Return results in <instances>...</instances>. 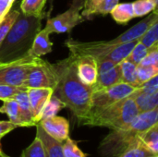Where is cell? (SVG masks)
Here are the masks:
<instances>
[{
    "label": "cell",
    "instance_id": "836d02e7",
    "mask_svg": "<svg viewBox=\"0 0 158 157\" xmlns=\"http://www.w3.org/2000/svg\"><path fill=\"white\" fill-rule=\"evenodd\" d=\"M141 66H158V43L149 48L147 55L139 64ZM138 66V65H137Z\"/></svg>",
    "mask_w": 158,
    "mask_h": 157
},
{
    "label": "cell",
    "instance_id": "83f0119b",
    "mask_svg": "<svg viewBox=\"0 0 158 157\" xmlns=\"http://www.w3.org/2000/svg\"><path fill=\"white\" fill-rule=\"evenodd\" d=\"M19 12L20 11L18 9H11L6 15V17L1 20V22H0V44L2 43V42L6 38L8 31L12 27L15 20L17 19Z\"/></svg>",
    "mask_w": 158,
    "mask_h": 157
},
{
    "label": "cell",
    "instance_id": "5bb4252c",
    "mask_svg": "<svg viewBox=\"0 0 158 157\" xmlns=\"http://www.w3.org/2000/svg\"><path fill=\"white\" fill-rule=\"evenodd\" d=\"M28 98L34 122L37 124L41 120L42 112L53 94V90L49 88H30L27 90Z\"/></svg>",
    "mask_w": 158,
    "mask_h": 157
},
{
    "label": "cell",
    "instance_id": "277c9868",
    "mask_svg": "<svg viewBox=\"0 0 158 157\" xmlns=\"http://www.w3.org/2000/svg\"><path fill=\"white\" fill-rule=\"evenodd\" d=\"M138 41H132L125 43H111L109 41L81 42L69 38L65 41V45L69 48L70 54L75 56L89 55L96 60L108 58L118 64L127 58L133 46Z\"/></svg>",
    "mask_w": 158,
    "mask_h": 157
},
{
    "label": "cell",
    "instance_id": "cb8c5ba5",
    "mask_svg": "<svg viewBox=\"0 0 158 157\" xmlns=\"http://www.w3.org/2000/svg\"><path fill=\"white\" fill-rule=\"evenodd\" d=\"M46 0H22L20 3V12L26 16H43V8Z\"/></svg>",
    "mask_w": 158,
    "mask_h": 157
},
{
    "label": "cell",
    "instance_id": "7a4b0ae2",
    "mask_svg": "<svg viewBox=\"0 0 158 157\" xmlns=\"http://www.w3.org/2000/svg\"><path fill=\"white\" fill-rule=\"evenodd\" d=\"M44 15L26 16L19 12L17 19L0 44V63L14 61L28 56L33 40L41 30Z\"/></svg>",
    "mask_w": 158,
    "mask_h": 157
},
{
    "label": "cell",
    "instance_id": "4dcf8cb0",
    "mask_svg": "<svg viewBox=\"0 0 158 157\" xmlns=\"http://www.w3.org/2000/svg\"><path fill=\"white\" fill-rule=\"evenodd\" d=\"M20 157H45L43 143L37 136L33 142L22 151Z\"/></svg>",
    "mask_w": 158,
    "mask_h": 157
},
{
    "label": "cell",
    "instance_id": "e0dca14e",
    "mask_svg": "<svg viewBox=\"0 0 158 157\" xmlns=\"http://www.w3.org/2000/svg\"><path fill=\"white\" fill-rule=\"evenodd\" d=\"M49 35L50 34L46 31V30H40L33 40V43L28 52V56L42 57L43 56L51 53L53 43L50 41Z\"/></svg>",
    "mask_w": 158,
    "mask_h": 157
},
{
    "label": "cell",
    "instance_id": "1f68e13d",
    "mask_svg": "<svg viewBox=\"0 0 158 157\" xmlns=\"http://www.w3.org/2000/svg\"><path fill=\"white\" fill-rule=\"evenodd\" d=\"M158 75V66H137V77L140 86Z\"/></svg>",
    "mask_w": 158,
    "mask_h": 157
},
{
    "label": "cell",
    "instance_id": "d4e9b609",
    "mask_svg": "<svg viewBox=\"0 0 158 157\" xmlns=\"http://www.w3.org/2000/svg\"><path fill=\"white\" fill-rule=\"evenodd\" d=\"M158 0H136L132 2L135 18L143 17L157 10Z\"/></svg>",
    "mask_w": 158,
    "mask_h": 157
},
{
    "label": "cell",
    "instance_id": "5b68a950",
    "mask_svg": "<svg viewBox=\"0 0 158 157\" xmlns=\"http://www.w3.org/2000/svg\"><path fill=\"white\" fill-rule=\"evenodd\" d=\"M139 113L134 100L131 96H128L91 117L83 123V125L91 127H105L110 130H118L128 126Z\"/></svg>",
    "mask_w": 158,
    "mask_h": 157
},
{
    "label": "cell",
    "instance_id": "ab89813d",
    "mask_svg": "<svg viewBox=\"0 0 158 157\" xmlns=\"http://www.w3.org/2000/svg\"><path fill=\"white\" fill-rule=\"evenodd\" d=\"M3 19H4V18H1V17H0V22H1V20H2Z\"/></svg>",
    "mask_w": 158,
    "mask_h": 157
},
{
    "label": "cell",
    "instance_id": "9a60e30c",
    "mask_svg": "<svg viewBox=\"0 0 158 157\" xmlns=\"http://www.w3.org/2000/svg\"><path fill=\"white\" fill-rule=\"evenodd\" d=\"M119 3V0H83L81 16L91 19L95 15H106Z\"/></svg>",
    "mask_w": 158,
    "mask_h": 157
},
{
    "label": "cell",
    "instance_id": "8d00e7d4",
    "mask_svg": "<svg viewBox=\"0 0 158 157\" xmlns=\"http://www.w3.org/2000/svg\"><path fill=\"white\" fill-rule=\"evenodd\" d=\"M16 128H18L15 124L10 122L9 120H0V142L2 138H4L7 133L14 130Z\"/></svg>",
    "mask_w": 158,
    "mask_h": 157
},
{
    "label": "cell",
    "instance_id": "74e56055",
    "mask_svg": "<svg viewBox=\"0 0 158 157\" xmlns=\"http://www.w3.org/2000/svg\"><path fill=\"white\" fill-rule=\"evenodd\" d=\"M15 0H0V17L5 18L6 15L11 10Z\"/></svg>",
    "mask_w": 158,
    "mask_h": 157
},
{
    "label": "cell",
    "instance_id": "8fae6325",
    "mask_svg": "<svg viewBox=\"0 0 158 157\" xmlns=\"http://www.w3.org/2000/svg\"><path fill=\"white\" fill-rule=\"evenodd\" d=\"M75 57L77 74L79 76V79L85 85L94 88V86L96 83L98 74L96 59L89 55L75 56Z\"/></svg>",
    "mask_w": 158,
    "mask_h": 157
},
{
    "label": "cell",
    "instance_id": "d6986e66",
    "mask_svg": "<svg viewBox=\"0 0 158 157\" xmlns=\"http://www.w3.org/2000/svg\"><path fill=\"white\" fill-rule=\"evenodd\" d=\"M135 102L140 113L147 112L158 107V93L147 94L139 93L136 89L130 95Z\"/></svg>",
    "mask_w": 158,
    "mask_h": 157
},
{
    "label": "cell",
    "instance_id": "d6a6232c",
    "mask_svg": "<svg viewBox=\"0 0 158 157\" xmlns=\"http://www.w3.org/2000/svg\"><path fill=\"white\" fill-rule=\"evenodd\" d=\"M63 155L64 157H87L79 148L78 143L69 137L63 143Z\"/></svg>",
    "mask_w": 158,
    "mask_h": 157
},
{
    "label": "cell",
    "instance_id": "9c48e42d",
    "mask_svg": "<svg viewBox=\"0 0 158 157\" xmlns=\"http://www.w3.org/2000/svg\"><path fill=\"white\" fill-rule=\"evenodd\" d=\"M56 85V75L51 63L40 60L30 69L24 87L30 88H49L54 91Z\"/></svg>",
    "mask_w": 158,
    "mask_h": 157
},
{
    "label": "cell",
    "instance_id": "ac0fdd59",
    "mask_svg": "<svg viewBox=\"0 0 158 157\" xmlns=\"http://www.w3.org/2000/svg\"><path fill=\"white\" fill-rule=\"evenodd\" d=\"M27 90L28 89L19 92L14 95L13 98L18 102L19 107V116L22 123V127H32V126H36V123L34 122L32 118Z\"/></svg>",
    "mask_w": 158,
    "mask_h": 157
},
{
    "label": "cell",
    "instance_id": "7c38bea8",
    "mask_svg": "<svg viewBox=\"0 0 158 157\" xmlns=\"http://www.w3.org/2000/svg\"><path fill=\"white\" fill-rule=\"evenodd\" d=\"M158 20L157 10L151 12L150 14L146 15V17L138 22L137 24L131 27L129 30L118 35V37L109 41L111 43H125L132 41H139V39L143 35V33L147 31V29L155 22Z\"/></svg>",
    "mask_w": 158,
    "mask_h": 157
},
{
    "label": "cell",
    "instance_id": "d590c367",
    "mask_svg": "<svg viewBox=\"0 0 158 157\" xmlns=\"http://www.w3.org/2000/svg\"><path fill=\"white\" fill-rule=\"evenodd\" d=\"M27 89L26 87H16L5 84H0V100L4 101L6 99H11L19 92Z\"/></svg>",
    "mask_w": 158,
    "mask_h": 157
},
{
    "label": "cell",
    "instance_id": "60d3db41",
    "mask_svg": "<svg viewBox=\"0 0 158 157\" xmlns=\"http://www.w3.org/2000/svg\"><path fill=\"white\" fill-rule=\"evenodd\" d=\"M153 157H158V156H157V155H154V156H153Z\"/></svg>",
    "mask_w": 158,
    "mask_h": 157
},
{
    "label": "cell",
    "instance_id": "f35d334b",
    "mask_svg": "<svg viewBox=\"0 0 158 157\" xmlns=\"http://www.w3.org/2000/svg\"><path fill=\"white\" fill-rule=\"evenodd\" d=\"M8 155H6L3 151H2V149H1V146H0V157H7Z\"/></svg>",
    "mask_w": 158,
    "mask_h": 157
},
{
    "label": "cell",
    "instance_id": "52a82bcc",
    "mask_svg": "<svg viewBox=\"0 0 158 157\" xmlns=\"http://www.w3.org/2000/svg\"><path fill=\"white\" fill-rule=\"evenodd\" d=\"M135 89L136 88L129 84L119 82L104 89L93 91L92 97H91V110L88 118L96 115L97 113L106 108L107 106L111 105L112 104L125 97L130 96L135 91Z\"/></svg>",
    "mask_w": 158,
    "mask_h": 157
},
{
    "label": "cell",
    "instance_id": "8992f818",
    "mask_svg": "<svg viewBox=\"0 0 158 157\" xmlns=\"http://www.w3.org/2000/svg\"><path fill=\"white\" fill-rule=\"evenodd\" d=\"M40 58L26 56L14 61L0 63V84L24 87L23 85L30 69Z\"/></svg>",
    "mask_w": 158,
    "mask_h": 157
},
{
    "label": "cell",
    "instance_id": "2e32d148",
    "mask_svg": "<svg viewBox=\"0 0 158 157\" xmlns=\"http://www.w3.org/2000/svg\"><path fill=\"white\" fill-rule=\"evenodd\" d=\"M36 136L41 140L45 157H64L63 155V143L61 142H58L49 136L43 128L37 123L36 124Z\"/></svg>",
    "mask_w": 158,
    "mask_h": 157
},
{
    "label": "cell",
    "instance_id": "4fadbf2b",
    "mask_svg": "<svg viewBox=\"0 0 158 157\" xmlns=\"http://www.w3.org/2000/svg\"><path fill=\"white\" fill-rule=\"evenodd\" d=\"M38 124L49 136L58 142L64 143L69 137V124L65 118L54 116L41 119Z\"/></svg>",
    "mask_w": 158,
    "mask_h": 157
},
{
    "label": "cell",
    "instance_id": "7402d4cb",
    "mask_svg": "<svg viewBox=\"0 0 158 157\" xmlns=\"http://www.w3.org/2000/svg\"><path fill=\"white\" fill-rule=\"evenodd\" d=\"M139 140L142 144L154 155L158 154V123L153 125L151 128L143 131L140 136Z\"/></svg>",
    "mask_w": 158,
    "mask_h": 157
},
{
    "label": "cell",
    "instance_id": "6da1fadb",
    "mask_svg": "<svg viewBox=\"0 0 158 157\" xmlns=\"http://www.w3.org/2000/svg\"><path fill=\"white\" fill-rule=\"evenodd\" d=\"M52 66L56 75V85L53 94L62 101L82 125L90 115L93 87L85 85L79 79L74 55L70 54Z\"/></svg>",
    "mask_w": 158,
    "mask_h": 157
},
{
    "label": "cell",
    "instance_id": "4316f807",
    "mask_svg": "<svg viewBox=\"0 0 158 157\" xmlns=\"http://www.w3.org/2000/svg\"><path fill=\"white\" fill-rule=\"evenodd\" d=\"M154 155H156L147 150L139 140L118 157H153Z\"/></svg>",
    "mask_w": 158,
    "mask_h": 157
},
{
    "label": "cell",
    "instance_id": "f546056e",
    "mask_svg": "<svg viewBox=\"0 0 158 157\" xmlns=\"http://www.w3.org/2000/svg\"><path fill=\"white\" fill-rule=\"evenodd\" d=\"M148 50L149 49L143 43L138 41V43L133 46V48L131 49V53L129 54L126 59L137 66L145 57V56L148 53Z\"/></svg>",
    "mask_w": 158,
    "mask_h": 157
},
{
    "label": "cell",
    "instance_id": "603a6c76",
    "mask_svg": "<svg viewBox=\"0 0 158 157\" xmlns=\"http://www.w3.org/2000/svg\"><path fill=\"white\" fill-rule=\"evenodd\" d=\"M2 102H3V105L0 106V113L6 114L9 121L15 124L17 127H22L18 102L14 98L6 99Z\"/></svg>",
    "mask_w": 158,
    "mask_h": 157
},
{
    "label": "cell",
    "instance_id": "ba28073f",
    "mask_svg": "<svg viewBox=\"0 0 158 157\" xmlns=\"http://www.w3.org/2000/svg\"><path fill=\"white\" fill-rule=\"evenodd\" d=\"M82 6L83 0H73L68 10L47 19L44 30L49 34L69 32L74 27L86 20L81 14Z\"/></svg>",
    "mask_w": 158,
    "mask_h": 157
},
{
    "label": "cell",
    "instance_id": "30bf717a",
    "mask_svg": "<svg viewBox=\"0 0 158 157\" xmlns=\"http://www.w3.org/2000/svg\"><path fill=\"white\" fill-rule=\"evenodd\" d=\"M97 61V81L93 91L104 89L121 82L119 64L108 59L103 58Z\"/></svg>",
    "mask_w": 158,
    "mask_h": 157
},
{
    "label": "cell",
    "instance_id": "484cf974",
    "mask_svg": "<svg viewBox=\"0 0 158 157\" xmlns=\"http://www.w3.org/2000/svg\"><path fill=\"white\" fill-rule=\"evenodd\" d=\"M65 105L62 103L61 100H59L56 95L52 94V96L49 98L48 102L46 103L41 116V119H44L47 118H51L54 116H56L57 113L62 109L65 108Z\"/></svg>",
    "mask_w": 158,
    "mask_h": 157
},
{
    "label": "cell",
    "instance_id": "b9f144b4",
    "mask_svg": "<svg viewBox=\"0 0 158 157\" xmlns=\"http://www.w3.org/2000/svg\"><path fill=\"white\" fill-rule=\"evenodd\" d=\"M7 157H11V156H9V155H8V156H7Z\"/></svg>",
    "mask_w": 158,
    "mask_h": 157
},
{
    "label": "cell",
    "instance_id": "f1b7e54d",
    "mask_svg": "<svg viewBox=\"0 0 158 157\" xmlns=\"http://www.w3.org/2000/svg\"><path fill=\"white\" fill-rule=\"evenodd\" d=\"M139 42L143 43L148 49L158 43V20L155 21L139 39Z\"/></svg>",
    "mask_w": 158,
    "mask_h": 157
},
{
    "label": "cell",
    "instance_id": "ffe728a7",
    "mask_svg": "<svg viewBox=\"0 0 158 157\" xmlns=\"http://www.w3.org/2000/svg\"><path fill=\"white\" fill-rule=\"evenodd\" d=\"M112 19L118 23L126 25L135 18L132 3H118L111 11Z\"/></svg>",
    "mask_w": 158,
    "mask_h": 157
},
{
    "label": "cell",
    "instance_id": "3957f363",
    "mask_svg": "<svg viewBox=\"0 0 158 157\" xmlns=\"http://www.w3.org/2000/svg\"><path fill=\"white\" fill-rule=\"evenodd\" d=\"M158 123V107L142 112L126 127L111 130L100 143L98 154L102 157H118L139 141V136Z\"/></svg>",
    "mask_w": 158,
    "mask_h": 157
},
{
    "label": "cell",
    "instance_id": "e575fe53",
    "mask_svg": "<svg viewBox=\"0 0 158 157\" xmlns=\"http://www.w3.org/2000/svg\"><path fill=\"white\" fill-rule=\"evenodd\" d=\"M136 90L139 93H147V94H153L158 93V75L143 83L140 87L136 88Z\"/></svg>",
    "mask_w": 158,
    "mask_h": 157
},
{
    "label": "cell",
    "instance_id": "44dd1931",
    "mask_svg": "<svg viewBox=\"0 0 158 157\" xmlns=\"http://www.w3.org/2000/svg\"><path fill=\"white\" fill-rule=\"evenodd\" d=\"M121 82L129 84L134 88L140 87V83L137 77V66L131 62L124 59L119 63Z\"/></svg>",
    "mask_w": 158,
    "mask_h": 157
}]
</instances>
